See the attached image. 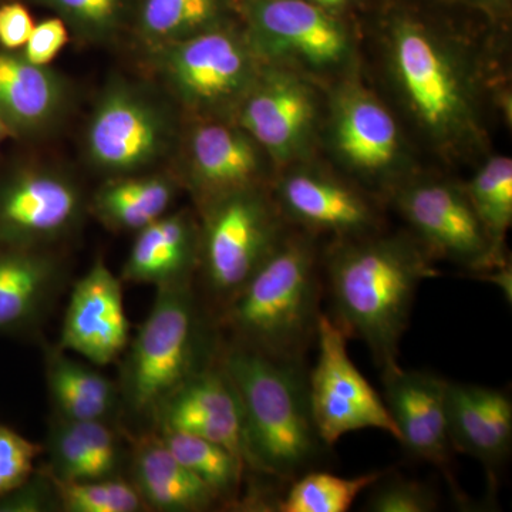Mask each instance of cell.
Instances as JSON below:
<instances>
[{
	"label": "cell",
	"instance_id": "1",
	"mask_svg": "<svg viewBox=\"0 0 512 512\" xmlns=\"http://www.w3.org/2000/svg\"><path fill=\"white\" fill-rule=\"evenodd\" d=\"M377 37L386 82L417 136L447 164L483 161L488 87L476 47L410 6L387 9Z\"/></svg>",
	"mask_w": 512,
	"mask_h": 512
},
{
	"label": "cell",
	"instance_id": "2",
	"mask_svg": "<svg viewBox=\"0 0 512 512\" xmlns=\"http://www.w3.org/2000/svg\"><path fill=\"white\" fill-rule=\"evenodd\" d=\"M332 319L363 340L379 369L397 362L421 282L436 278L433 256L410 231L376 232L322 248Z\"/></svg>",
	"mask_w": 512,
	"mask_h": 512
},
{
	"label": "cell",
	"instance_id": "3",
	"mask_svg": "<svg viewBox=\"0 0 512 512\" xmlns=\"http://www.w3.org/2000/svg\"><path fill=\"white\" fill-rule=\"evenodd\" d=\"M220 363L237 390L244 419L245 463L291 483L326 463L313 421L305 362H289L231 343Z\"/></svg>",
	"mask_w": 512,
	"mask_h": 512
},
{
	"label": "cell",
	"instance_id": "4",
	"mask_svg": "<svg viewBox=\"0 0 512 512\" xmlns=\"http://www.w3.org/2000/svg\"><path fill=\"white\" fill-rule=\"evenodd\" d=\"M322 244L289 227L247 284L221 309L234 342L269 357L305 362L316 340L323 285Z\"/></svg>",
	"mask_w": 512,
	"mask_h": 512
},
{
	"label": "cell",
	"instance_id": "5",
	"mask_svg": "<svg viewBox=\"0 0 512 512\" xmlns=\"http://www.w3.org/2000/svg\"><path fill=\"white\" fill-rule=\"evenodd\" d=\"M320 147L340 174L383 204L420 171L393 110L357 74L326 87Z\"/></svg>",
	"mask_w": 512,
	"mask_h": 512
},
{
	"label": "cell",
	"instance_id": "6",
	"mask_svg": "<svg viewBox=\"0 0 512 512\" xmlns=\"http://www.w3.org/2000/svg\"><path fill=\"white\" fill-rule=\"evenodd\" d=\"M249 45L264 64L285 67L323 87L357 72V46L345 16L309 0H237Z\"/></svg>",
	"mask_w": 512,
	"mask_h": 512
},
{
	"label": "cell",
	"instance_id": "7",
	"mask_svg": "<svg viewBox=\"0 0 512 512\" xmlns=\"http://www.w3.org/2000/svg\"><path fill=\"white\" fill-rule=\"evenodd\" d=\"M153 52L168 92L195 120L234 121L264 66L239 19Z\"/></svg>",
	"mask_w": 512,
	"mask_h": 512
},
{
	"label": "cell",
	"instance_id": "8",
	"mask_svg": "<svg viewBox=\"0 0 512 512\" xmlns=\"http://www.w3.org/2000/svg\"><path fill=\"white\" fill-rule=\"evenodd\" d=\"M198 313L191 282L158 286L124 367V397L134 412H157L175 390L211 365L204 360Z\"/></svg>",
	"mask_w": 512,
	"mask_h": 512
},
{
	"label": "cell",
	"instance_id": "9",
	"mask_svg": "<svg viewBox=\"0 0 512 512\" xmlns=\"http://www.w3.org/2000/svg\"><path fill=\"white\" fill-rule=\"evenodd\" d=\"M198 269L218 308L247 284L289 225L269 187L248 188L202 205Z\"/></svg>",
	"mask_w": 512,
	"mask_h": 512
},
{
	"label": "cell",
	"instance_id": "10",
	"mask_svg": "<svg viewBox=\"0 0 512 512\" xmlns=\"http://www.w3.org/2000/svg\"><path fill=\"white\" fill-rule=\"evenodd\" d=\"M387 204L402 215L434 261L443 259L480 274L507 266V256L494 248L463 183L419 171L390 195Z\"/></svg>",
	"mask_w": 512,
	"mask_h": 512
},
{
	"label": "cell",
	"instance_id": "11",
	"mask_svg": "<svg viewBox=\"0 0 512 512\" xmlns=\"http://www.w3.org/2000/svg\"><path fill=\"white\" fill-rule=\"evenodd\" d=\"M326 87L285 67L264 64L235 114V123L264 148L276 173L315 158Z\"/></svg>",
	"mask_w": 512,
	"mask_h": 512
},
{
	"label": "cell",
	"instance_id": "12",
	"mask_svg": "<svg viewBox=\"0 0 512 512\" xmlns=\"http://www.w3.org/2000/svg\"><path fill=\"white\" fill-rule=\"evenodd\" d=\"M269 190L289 227L319 239L343 241L386 229L383 202L315 158L279 170Z\"/></svg>",
	"mask_w": 512,
	"mask_h": 512
},
{
	"label": "cell",
	"instance_id": "13",
	"mask_svg": "<svg viewBox=\"0 0 512 512\" xmlns=\"http://www.w3.org/2000/svg\"><path fill=\"white\" fill-rule=\"evenodd\" d=\"M177 137L171 111L134 84L114 80L101 93L86 133L90 163L121 177L163 160Z\"/></svg>",
	"mask_w": 512,
	"mask_h": 512
},
{
	"label": "cell",
	"instance_id": "14",
	"mask_svg": "<svg viewBox=\"0 0 512 512\" xmlns=\"http://www.w3.org/2000/svg\"><path fill=\"white\" fill-rule=\"evenodd\" d=\"M348 335L329 313H320L315 367L308 375L309 399L316 430L332 448L345 434L376 429L399 439L384 400L353 365Z\"/></svg>",
	"mask_w": 512,
	"mask_h": 512
},
{
	"label": "cell",
	"instance_id": "15",
	"mask_svg": "<svg viewBox=\"0 0 512 512\" xmlns=\"http://www.w3.org/2000/svg\"><path fill=\"white\" fill-rule=\"evenodd\" d=\"M276 168L235 121L195 120L185 148V175L200 208L248 188L271 187Z\"/></svg>",
	"mask_w": 512,
	"mask_h": 512
},
{
	"label": "cell",
	"instance_id": "16",
	"mask_svg": "<svg viewBox=\"0 0 512 512\" xmlns=\"http://www.w3.org/2000/svg\"><path fill=\"white\" fill-rule=\"evenodd\" d=\"M82 214L79 185L55 168H26L0 185L2 242L42 247L70 234Z\"/></svg>",
	"mask_w": 512,
	"mask_h": 512
},
{
	"label": "cell",
	"instance_id": "17",
	"mask_svg": "<svg viewBox=\"0 0 512 512\" xmlns=\"http://www.w3.org/2000/svg\"><path fill=\"white\" fill-rule=\"evenodd\" d=\"M382 372L384 404L396 424L407 453L433 464L450 481L454 451L448 431L447 380L423 370H407L399 363Z\"/></svg>",
	"mask_w": 512,
	"mask_h": 512
},
{
	"label": "cell",
	"instance_id": "18",
	"mask_svg": "<svg viewBox=\"0 0 512 512\" xmlns=\"http://www.w3.org/2000/svg\"><path fill=\"white\" fill-rule=\"evenodd\" d=\"M128 336L130 322L124 309L121 279L99 259L74 285L60 346L94 365L106 366L126 350Z\"/></svg>",
	"mask_w": 512,
	"mask_h": 512
},
{
	"label": "cell",
	"instance_id": "19",
	"mask_svg": "<svg viewBox=\"0 0 512 512\" xmlns=\"http://www.w3.org/2000/svg\"><path fill=\"white\" fill-rule=\"evenodd\" d=\"M157 412L163 414L164 429L220 444L247 467L241 403L220 360L190 377Z\"/></svg>",
	"mask_w": 512,
	"mask_h": 512
},
{
	"label": "cell",
	"instance_id": "20",
	"mask_svg": "<svg viewBox=\"0 0 512 512\" xmlns=\"http://www.w3.org/2000/svg\"><path fill=\"white\" fill-rule=\"evenodd\" d=\"M448 431L454 451L477 458L490 471L510 457L512 402L507 393L447 380Z\"/></svg>",
	"mask_w": 512,
	"mask_h": 512
},
{
	"label": "cell",
	"instance_id": "21",
	"mask_svg": "<svg viewBox=\"0 0 512 512\" xmlns=\"http://www.w3.org/2000/svg\"><path fill=\"white\" fill-rule=\"evenodd\" d=\"M69 97L62 74L0 52V119L6 126L23 134L43 133L63 116Z\"/></svg>",
	"mask_w": 512,
	"mask_h": 512
},
{
	"label": "cell",
	"instance_id": "22",
	"mask_svg": "<svg viewBox=\"0 0 512 512\" xmlns=\"http://www.w3.org/2000/svg\"><path fill=\"white\" fill-rule=\"evenodd\" d=\"M198 255L200 224L187 211L165 214L137 231L123 279L157 286L191 282Z\"/></svg>",
	"mask_w": 512,
	"mask_h": 512
},
{
	"label": "cell",
	"instance_id": "23",
	"mask_svg": "<svg viewBox=\"0 0 512 512\" xmlns=\"http://www.w3.org/2000/svg\"><path fill=\"white\" fill-rule=\"evenodd\" d=\"M60 266L40 247L0 241V333L32 325L59 285Z\"/></svg>",
	"mask_w": 512,
	"mask_h": 512
},
{
	"label": "cell",
	"instance_id": "24",
	"mask_svg": "<svg viewBox=\"0 0 512 512\" xmlns=\"http://www.w3.org/2000/svg\"><path fill=\"white\" fill-rule=\"evenodd\" d=\"M136 488L144 504L160 511L210 510L218 497L170 453L163 441L146 440L134 458Z\"/></svg>",
	"mask_w": 512,
	"mask_h": 512
},
{
	"label": "cell",
	"instance_id": "25",
	"mask_svg": "<svg viewBox=\"0 0 512 512\" xmlns=\"http://www.w3.org/2000/svg\"><path fill=\"white\" fill-rule=\"evenodd\" d=\"M235 19L237 0H136L131 25L154 50Z\"/></svg>",
	"mask_w": 512,
	"mask_h": 512
},
{
	"label": "cell",
	"instance_id": "26",
	"mask_svg": "<svg viewBox=\"0 0 512 512\" xmlns=\"http://www.w3.org/2000/svg\"><path fill=\"white\" fill-rule=\"evenodd\" d=\"M177 185L163 175H121L93 198V212L116 231H140L167 214Z\"/></svg>",
	"mask_w": 512,
	"mask_h": 512
},
{
	"label": "cell",
	"instance_id": "27",
	"mask_svg": "<svg viewBox=\"0 0 512 512\" xmlns=\"http://www.w3.org/2000/svg\"><path fill=\"white\" fill-rule=\"evenodd\" d=\"M49 359L47 384L64 419H106L116 404L113 383L101 373L59 353Z\"/></svg>",
	"mask_w": 512,
	"mask_h": 512
},
{
	"label": "cell",
	"instance_id": "28",
	"mask_svg": "<svg viewBox=\"0 0 512 512\" xmlns=\"http://www.w3.org/2000/svg\"><path fill=\"white\" fill-rule=\"evenodd\" d=\"M464 187L494 248L507 256L505 239L512 224L511 158L488 154Z\"/></svg>",
	"mask_w": 512,
	"mask_h": 512
},
{
	"label": "cell",
	"instance_id": "29",
	"mask_svg": "<svg viewBox=\"0 0 512 512\" xmlns=\"http://www.w3.org/2000/svg\"><path fill=\"white\" fill-rule=\"evenodd\" d=\"M387 470L345 478L312 470L289 483L275 504L278 512H348L363 491L369 490Z\"/></svg>",
	"mask_w": 512,
	"mask_h": 512
},
{
	"label": "cell",
	"instance_id": "30",
	"mask_svg": "<svg viewBox=\"0 0 512 512\" xmlns=\"http://www.w3.org/2000/svg\"><path fill=\"white\" fill-rule=\"evenodd\" d=\"M160 440L188 471L217 495L218 500L231 497L237 491L245 464L227 448L194 434L170 429H164Z\"/></svg>",
	"mask_w": 512,
	"mask_h": 512
},
{
	"label": "cell",
	"instance_id": "31",
	"mask_svg": "<svg viewBox=\"0 0 512 512\" xmlns=\"http://www.w3.org/2000/svg\"><path fill=\"white\" fill-rule=\"evenodd\" d=\"M66 23L77 39L104 45L123 32L133 18L136 0H35Z\"/></svg>",
	"mask_w": 512,
	"mask_h": 512
},
{
	"label": "cell",
	"instance_id": "32",
	"mask_svg": "<svg viewBox=\"0 0 512 512\" xmlns=\"http://www.w3.org/2000/svg\"><path fill=\"white\" fill-rule=\"evenodd\" d=\"M57 500L69 512H136L144 501L136 485L123 480L63 481L53 478Z\"/></svg>",
	"mask_w": 512,
	"mask_h": 512
},
{
	"label": "cell",
	"instance_id": "33",
	"mask_svg": "<svg viewBox=\"0 0 512 512\" xmlns=\"http://www.w3.org/2000/svg\"><path fill=\"white\" fill-rule=\"evenodd\" d=\"M370 488L366 511L431 512L439 508V497L429 484L397 476L389 470Z\"/></svg>",
	"mask_w": 512,
	"mask_h": 512
},
{
	"label": "cell",
	"instance_id": "34",
	"mask_svg": "<svg viewBox=\"0 0 512 512\" xmlns=\"http://www.w3.org/2000/svg\"><path fill=\"white\" fill-rule=\"evenodd\" d=\"M56 478L63 481L99 480L89 441L77 420L64 419L56 427L52 439Z\"/></svg>",
	"mask_w": 512,
	"mask_h": 512
},
{
	"label": "cell",
	"instance_id": "35",
	"mask_svg": "<svg viewBox=\"0 0 512 512\" xmlns=\"http://www.w3.org/2000/svg\"><path fill=\"white\" fill-rule=\"evenodd\" d=\"M39 453L35 443L0 424V497L12 493L32 477Z\"/></svg>",
	"mask_w": 512,
	"mask_h": 512
},
{
	"label": "cell",
	"instance_id": "36",
	"mask_svg": "<svg viewBox=\"0 0 512 512\" xmlns=\"http://www.w3.org/2000/svg\"><path fill=\"white\" fill-rule=\"evenodd\" d=\"M70 30L62 19L47 18L36 23L22 56L36 66H49L69 43Z\"/></svg>",
	"mask_w": 512,
	"mask_h": 512
},
{
	"label": "cell",
	"instance_id": "37",
	"mask_svg": "<svg viewBox=\"0 0 512 512\" xmlns=\"http://www.w3.org/2000/svg\"><path fill=\"white\" fill-rule=\"evenodd\" d=\"M32 13L20 2L0 5V46L8 52L22 49L35 28Z\"/></svg>",
	"mask_w": 512,
	"mask_h": 512
},
{
	"label": "cell",
	"instance_id": "38",
	"mask_svg": "<svg viewBox=\"0 0 512 512\" xmlns=\"http://www.w3.org/2000/svg\"><path fill=\"white\" fill-rule=\"evenodd\" d=\"M49 505V491L45 484L30 483L0 497V512H36L43 511Z\"/></svg>",
	"mask_w": 512,
	"mask_h": 512
},
{
	"label": "cell",
	"instance_id": "39",
	"mask_svg": "<svg viewBox=\"0 0 512 512\" xmlns=\"http://www.w3.org/2000/svg\"><path fill=\"white\" fill-rule=\"evenodd\" d=\"M450 2L466 6L471 10H477L493 22L504 19L507 13L510 12L511 5V0H450Z\"/></svg>",
	"mask_w": 512,
	"mask_h": 512
},
{
	"label": "cell",
	"instance_id": "40",
	"mask_svg": "<svg viewBox=\"0 0 512 512\" xmlns=\"http://www.w3.org/2000/svg\"><path fill=\"white\" fill-rule=\"evenodd\" d=\"M309 2L335 15L345 16L346 10L355 3V0H309Z\"/></svg>",
	"mask_w": 512,
	"mask_h": 512
},
{
	"label": "cell",
	"instance_id": "41",
	"mask_svg": "<svg viewBox=\"0 0 512 512\" xmlns=\"http://www.w3.org/2000/svg\"><path fill=\"white\" fill-rule=\"evenodd\" d=\"M5 123L0 119V143H2L3 137H5Z\"/></svg>",
	"mask_w": 512,
	"mask_h": 512
}]
</instances>
